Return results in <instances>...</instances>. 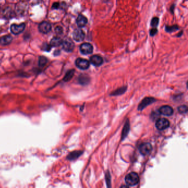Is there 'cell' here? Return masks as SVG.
<instances>
[{
  "label": "cell",
  "instance_id": "obj_7",
  "mask_svg": "<svg viewBox=\"0 0 188 188\" xmlns=\"http://www.w3.org/2000/svg\"><path fill=\"white\" fill-rule=\"evenodd\" d=\"M85 38V33L82 29H76L73 33V38L75 41L80 42L82 41Z\"/></svg>",
  "mask_w": 188,
  "mask_h": 188
},
{
  "label": "cell",
  "instance_id": "obj_22",
  "mask_svg": "<svg viewBox=\"0 0 188 188\" xmlns=\"http://www.w3.org/2000/svg\"><path fill=\"white\" fill-rule=\"evenodd\" d=\"M178 111L181 113H186L188 111L187 107L185 105H182L181 107H179Z\"/></svg>",
  "mask_w": 188,
  "mask_h": 188
},
{
  "label": "cell",
  "instance_id": "obj_16",
  "mask_svg": "<svg viewBox=\"0 0 188 188\" xmlns=\"http://www.w3.org/2000/svg\"><path fill=\"white\" fill-rule=\"evenodd\" d=\"M81 154H82L81 151H75V152H71L67 156V159H69V160L75 159L80 156Z\"/></svg>",
  "mask_w": 188,
  "mask_h": 188
},
{
  "label": "cell",
  "instance_id": "obj_1",
  "mask_svg": "<svg viewBox=\"0 0 188 188\" xmlns=\"http://www.w3.org/2000/svg\"><path fill=\"white\" fill-rule=\"evenodd\" d=\"M125 183L129 186H134L139 182V177L136 173L131 172L128 174L125 177Z\"/></svg>",
  "mask_w": 188,
  "mask_h": 188
},
{
  "label": "cell",
  "instance_id": "obj_10",
  "mask_svg": "<svg viewBox=\"0 0 188 188\" xmlns=\"http://www.w3.org/2000/svg\"><path fill=\"white\" fill-rule=\"evenodd\" d=\"M159 112L162 115L170 116L173 113V109L169 105H164L159 108Z\"/></svg>",
  "mask_w": 188,
  "mask_h": 188
},
{
  "label": "cell",
  "instance_id": "obj_21",
  "mask_svg": "<svg viewBox=\"0 0 188 188\" xmlns=\"http://www.w3.org/2000/svg\"><path fill=\"white\" fill-rule=\"evenodd\" d=\"M179 29L178 27L177 26H173L170 27H166V30L168 32H173Z\"/></svg>",
  "mask_w": 188,
  "mask_h": 188
},
{
  "label": "cell",
  "instance_id": "obj_26",
  "mask_svg": "<svg viewBox=\"0 0 188 188\" xmlns=\"http://www.w3.org/2000/svg\"><path fill=\"white\" fill-rule=\"evenodd\" d=\"M60 7V3H58V2H56L53 4V8L54 9H58Z\"/></svg>",
  "mask_w": 188,
  "mask_h": 188
},
{
  "label": "cell",
  "instance_id": "obj_2",
  "mask_svg": "<svg viewBox=\"0 0 188 188\" xmlns=\"http://www.w3.org/2000/svg\"><path fill=\"white\" fill-rule=\"evenodd\" d=\"M169 121L165 118H161L156 123V126L159 130H163L169 126Z\"/></svg>",
  "mask_w": 188,
  "mask_h": 188
},
{
  "label": "cell",
  "instance_id": "obj_4",
  "mask_svg": "<svg viewBox=\"0 0 188 188\" xmlns=\"http://www.w3.org/2000/svg\"><path fill=\"white\" fill-rule=\"evenodd\" d=\"M62 48L64 50L68 53L72 52L73 51L74 48H75V45L73 42L71 40L69 39H65L64 41L62 42Z\"/></svg>",
  "mask_w": 188,
  "mask_h": 188
},
{
  "label": "cell",
  "instance_id": "obj_14",
  "mask_svg": "<svg viewBox=\"0 0 188 188\" xmlns=\"http://www.w3.org/2000/svg\"><path fill=\"white\" fill-rule=\"evenodd\" d=\"M12 39L13 38L11 35L3 36L0 38V44L2 45H7L12 42Z\"/></svg>",
  "mask_w": 188,
  "mask_h": 188
},
{
  "label": "cell",
  "instance_id": "obj_5",
  "mask_svg": "<svg viewBox=\"0 0 188 188\" xmlns=\"http://www.w3.org/2000/svg\"><path fill=\"white\" fill-rule=\"evenodd\" d=\"M80 51L84 55H88L92 53L93 51L92 45L87 43H83L80 46Z\"/></svg>",
  "mask_w": 188,
  "mask_h": 188
},
{
  "label": "cell",
  "instance_id": "obj_18",
  "mask_svg": "<svg viewBox=\"0 0 188 188\" xmlns=\"http://www.w3.org/2000/svg\"><path fill=\"white\" fill-rule=\"evenodd\" d=\"M48 62V59L44 56H41L39 60V65L40 67H44Z\"/></svg>",
  "mask_w": 188,
  "mask_h": 188
},
{
  "label": "cell",
  "instance_id": "obj_11",
  "mask_svg": "<svg viewBox=\"0 0 188 188\" xmlns=\"http://www.w3.org/2000/svg\"><path fill=\"white\" fill-rule=\"evenodd\" d=\"M90 61L93 65L95 66H99L103 63V59L99 55H93L92 56H91V58H90Z\"/></svg>",
  "mask_w": 188,
  "mask_h": 188
},
{
  "label": "cell",
  "instance_id": "obj_19",
  "mask_svg": "<svg viewBox=\"0 0 188 188\" xmlns=\"http://www.w3.org/2000/svg\"><path fill=\"white\" fill-rule=\"evenodd\" d=\"M158 23H159V19L157 17H155L152 19L151 25L153 28H156L158 25Z\"/></svg>",
  "mask_w": 188,
  "mask_h": 188
},
{
  "label": "cell",
  "instance_id": "obj_9",
  "mask_svg": "<svg viewBox=\"0 0 188 188\" xmlns=\"http://www.w3.org/2000/svg\"><path fill=\"white\" fill-rule=\"evenodd\" d=\"M39 30L42 33L47 34L51 31V24L49 23L43 22L39 26Z\"/></svg>",
  "mask_w": 188,
  "mask_h": 188
},
{
  "label": "cell",
  "instance_id": "obj_3",
  "mask_svg": "<svg viewBox=\"0 0 188 188\" xmlns=\"http://www.w3.org/2000/svg\"><path fill=\"white\" fill-rule=\"evenodd\" d=\"M75 64L76 65L77 67L79 68L81 70H87L88 69L89 67V62L88 60H87L86 59H84L82 58H78L77 59Z\"/></svg>",
  "mask_w": 188,
  "mask_h": 188
},
{
  "label": "cell",
  "instance_id": "obj_17",
  "mask_svg": "<svg viewBox=\"0 0 188 188\" xmlns=\"http://www.w3.org/2000/svg\"><path fill=\"white\" fill-rule=\"evenodd\" d=\"M74 73H75V70H73L69 71L66 73V75L64 77V81L67 82V81H70L72 78V77L73 76Z\"/></svg>",
  "mask_w": 188,
  "mask_h": 188
},
{
  "label": "cell",
  "instance_id": "obj_25",
  "mask_svg": "<svg viewBox=\"0 0 188 188\" xmlns=\"http://www.w3.org/2000/svg\"><path fill=\"white\" fill-rule=\"evenodd\" d=\"M157 32V29L156 28H153L150 31V35L151 36H154Z\"/></svg>",
  "mask_w": 188,
  "mask_h": 188
},
{
  "label": "cell",
  "instance_id": "obj_8",
  "mask_svg": "<svg viewBox=\"0 0 188 188\" xmlns=\"http://www.w3.org/2000/svg\"><path fill=\"white\" fill-rule=\"evenodd\" d=\"M25 27H26L25 23H22L19 25L14 24L11 27V30L14 34L18 35L22 33L23 31L25 29Z\"/></svg>",
  "mask_w": 188,
  "mask_h": 188
},
{
  "label": "cell",
  "instance_id": "obj_15",
  "mask_svg": "<svg viewBox=\"0 0 188 188\" xmlns=\"http://www.w3.org/2000/svg\"><path fill=\"white\" fill-rule=\"evenodd\" d=\"M62 42L61 39L59 37H54L51 39L50 45L51 47H58L62 44Z\"/></svg>",
  "mask_w": 188,
  "mask_h": 188
},
{
  "label": "cell",
  "instance_id": "obj_20",
  "mask_svg": "<svg viewBox=\"0 0 188 188\" xmlns=\"http://www.w3.org/2000/svg\"><path fill=\"white\" fill-rule=\"evenodd\" d=\"M129 130V125L128 123H126L123 131V134H122V136L123 137V139H124L126 136H127Z\"/></svg>",
  "mask_w": 188,
  "mask_h": 188
},
{
  "label": "cell",
  "instance_id": "obj_23",
  "mask_svg": "<svg viewBox=\"0 0 188 188\" xmlns=\"http://www.w3.org/2000/svg\"><path fill=\"white\" fill-rule=\"evenodd\" d=\"M43 49L45 51H50L51 50V45L45 43L44 45H43Z\"/></svg>",
  "mask_w": 188,
  "mask_h": 188
},
{
  "label": "cell",
  "instance_id": "obj_13",
  "mask_svg": "<svg viewBox=\"0 0 188 188\" xmlns=\"http://www.w3.org/2000/svg\"><path fill=\"white\" fill-rule=\"evenodd\" d=\"M87 19L85 16H83L82 14H80L78 16L76 19L77 24L78 27L82 28L86 26L87 23Z\"/></svg>",
  "mask_w": 188,
  "mask_h": 188
},
{
  "label": "cell",
  "instance_id": "obj_12",
  "mask_svg": "<svg viewBox=\"0 0 188 188\" xmlns=\"http://www.w3.org/2000/svg\"><path fill=\"white\" fill-rule=\"evenodd\" d=\"M156 100L153 98H146L142 101L138 107L139 110H141L146 108L147 105H150L151 103L155 102Z\"/></svg>",
  "mask_w": 188,
  "mask_h": 188
},
{
  "label": "cell",
  "instance_id": "obj_6",
  "mask_svg": "<svg viewBox=\"0 0 188 188\" xmlns=\"http://www.w3.org/2000/svg\"><path fill=\"white\" fill-rule=\"evenodd\" d=\"M152 146L149 143H144V144H141L139 147L140 152L144 156H146L148 154H150V152L152 151Z\"/></svg>",
  "mask_w": 188,
  "mask_h": 188
},
{
  "label": "cell",
  "instance_id": "obj_24",
  "mask_svg": "<svg viewBox=\"0 0 188 188\" xmlns=\"http://www.w3.org/2000/svg\"><path fill=\"white\" fill-rule=\"evenodd\" d=\"M55 32L58 34H61L62 33V32H63V29L61 27H57L55 28Z\"/></svg>",
  "mask_w": 188,
  "mask_h": 188
}]
</instances>
